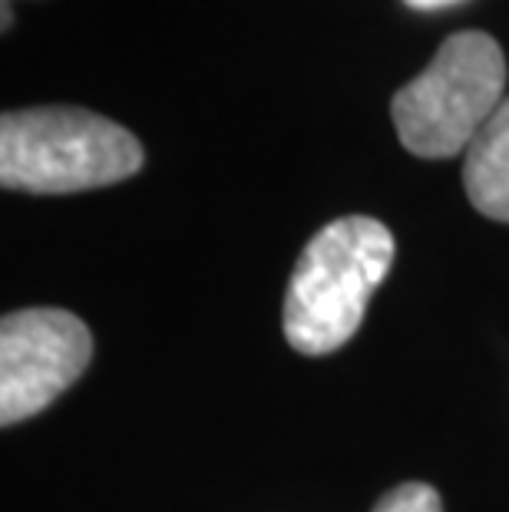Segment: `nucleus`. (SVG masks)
Wrapping results in <instances>:
<instances>
[{"instance_id":"f257e3e1","label":"nucleus","mask_w":509,"mask_h":512,"mask_svg":"<svg viewBox=\"0 0 509 512\" xmlns=\"http://www.w3.org/2000/svg\"><path fill=\"white\" fill-rule=\"evenodd\" d=\"M394 265V235L371 215L324 225L298 255L285 291V337L298 354L338 351L361 328L367 301Z\"/></svg>"},{"instance_id":"f03ea898","label":"nucleus","mask_w":509,"mask_h":512,"mask_svg":"<svg viewBox=\"0 0 509 512\" xmlns=\"http://www.w3.org/2000/svg\"><path fill=\"white\" fill-rule=\"evenodd\" d=\"M143 159L129 129L77 106H34L0 119V185L14 192L103 189L136 176Z\"/></svg>"},{"instance_id":"7ed1b4c3","label":"nucleus","mask_w":509,"mask_h":512,"mask_svg":"<svg viewBox=\"0 0 509 512\" xmlns=\"http://www.w3.org/2000/svg\"><path fill=\"white\" fill-rule=\"evenodd\" d=\"M506 57L490 34L460 30L440 43L427 70L400 86L391 116L400 146L420 159H450L470 149L500 110Z\"/></svg>"},{"instance_id":"20e7f679","label":"nucleus","mask_w":509,"mask_h":512,"mask_svg":"<svg viewBox=\"0 0 509 512\" xmlns=\"http://www.w3.org/2000/svg\"><path fill=\"white\" fill-rule=\"evenodd\" d=\"M93 337L77 314L27 308L0 321V423L37 417L90 367Z\"/></svg>"},{"instance_id":"39448f33","label":"nucleus","mask_w":509,"mask_h":512,"mask_svg":"<svg viewBox=\"0 0 509 512\" xmlns=\"http://www.w3.org/2000/svg\"><path fill=\"white\" fill-rule=\"evenodd\" d=\"M463 189L480 215L509 222V96L467 149Z\"/></svg>"},{"instance_id":"423d86ee","label":"nucleus","mask_w":509,"mask_h":512,"mask_svg":"<svg viewBox=\"0 0 509 512\" xmlns=\"http://www.w3.org/2000/svg\"><path fill=\"white\" fill-rule=\"evenodd\" d=\"M374 512H443V503L437 489L427 483H400L374 506Z\"/></svg>"},{"instance_id":"0eeeda50","label":"nucleus","mask_w":509,"mask_h":512,"mask_svg":"<svg viewBox=\"0 0 509 512\" xmlns=\"http://www.w3.org/2000/svg\"><path fill=\"white\" fill-rule=\"evenodd\" d=\"M410 7L417 10H437V7H450V4H460V0H407Z\"/></svg>"},{"instance_id":"6e6552de","label":"nucleus","mask_w":509,"mask_h":512,"mask_svg":"<svg viewBox=\"0 0 509 512\" xmlns=\"http://www.w3.org/2000/svg\"><path fill=\"white\" fill-rule=\"evenodd\" d=\"M10 4H14V0H4V30L10 27Z\"/></svg>"}]
</instances>
